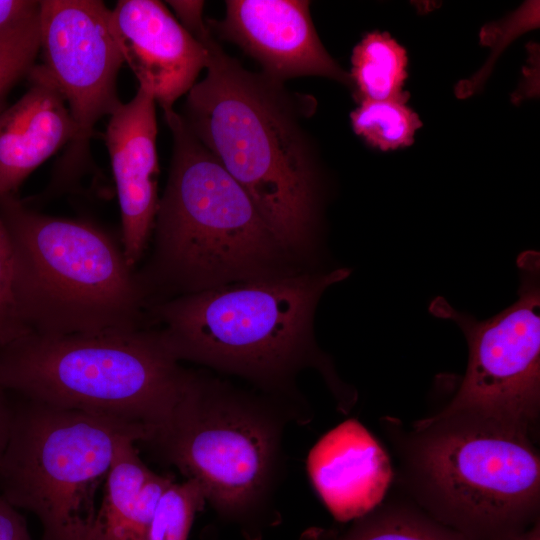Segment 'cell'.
<instances>
[{"label":"cell","instance_id":"6da1fadb","mask_svg":"<svg viewBox=\"0 0 540 540\" xmlns=\"http://www.w3.org/2000/svg\"><path fill=\"white\" fill-rule=\"evenodd\" d=\"M194 37L208 50L207 75L189 90L180 115L302 262L316 246L320 222V174L302 126L316 101L246 70L207 25Z\"/></svg>","mask_w":540,"mask_h":540},{"label":"cell","instance_id":"7a4b0ae2","mask_svg":"<svg viewBox=\"0 0 540 540\" xmlns=\"http://www.w3.org/2000/svg\"><path fill=\"white\" fill-rule=\"evenodd\" d=\"M164 118L173 151L154 223V245L137 271L149 304L228 284L303 271L252 199L174 109Z\"/></svg>","mask_w":540,"mask_h":540},{"label":"cell","instance_id":"3957f363","mask_svg":"<svg viewBox=\"0 0 540 540\" xmlns=\"http://www.w3.org/2000/svg\"><path fill=\"white\" fill-rule=\"evenodd\" d=\"M347 268L238 282L156 302L148 326L177 361L242 376L287 391L295 374L319 364L316 306Z\"/></svg>","mask_w":540,"mask_h":540},{"label":"cell","instance_id":"277c9868","mask_svg":"<svg viewBox=\"0 0 540 540\" xmlns=\"http://www.w3.org/2000/svg\"><path fill=\"white\" fill-rule=\"evenodd\" d=\"M13 255V294L28 333L44 336L148 327L149 302L115 239L82 220L0 199Z\"/></svg>","mask_w":540,"mask_h":540},{"label":"cell","instance_id":"5b68a950","mask_svg":"<svg viewBox=\"0 0 540 540\" xmlns=\"http://www.w3.org/2000/svg\"><path fill=\"white\" fill-rule=\"evenodd\" d=\"M191 377L152 327L28 333L0 348V385L6 391L140 426L149 438L169 420Z\"/></svg>","mask_w":540,"mask_h":540},{"label":"cell","instance_id":"8992f818","mask_svg":"<svg viewBox=\"0 0 540 540\" xmlns=\"http://www.w3.org/2000/svg\"><path fill=\"white\" fill-rule=\"evenodd\" d=\"M289 413L196 373L169 420L145 442L202 486L223 518L243 527L265 509Z\"/></svg>","mask_w":540,"mask_h":540},{"label":"cell","instance_id":"52a82bcc","mask_svg":"<svg viewBox=\"0 0 540 540\" xmlns=\"http://www.w3.org/2000/svg\"><path fill=\"white\" fill-rule=\"evenodd\" d=\"M126 438L145 442L140 426L24 399L13 408L0 461L3 497L39 519L42 540H87L95 495Z\"/></svg>","mask_w":540,"mask_h":540},{"label":"cell","instance_id":"ba28073f","mask_svg":"<svg viewBox=\"0 0 540 540\" xmlns=\"http://www.w3.org/2000/svg\"><path fill=\"white\" fill-rule=\"evenodd\" d=\"M518 299L497 315L479 321L444 298L430 304L431 313L455 322L469 346V361L460 388L438 415L418 426L431 427L456 416L491 420L526 428L540 399V255H519Z\"/></svg>","mask_w":540,"mask_h":540},{"label":"cell","instance_id":"9c48e42d","mask_svg":"<svg viewBox=\"0 0 540 540\" xmlns=\"http://www.w3.org/2000/svg\"><path fill=\"white\" fill-rule=\"evenodd\" d=\"M474 420L431 437L422 448L421 463L460 522L475 528H505L538 500L539 456L526 428Z\"/></svg>","mask_w":540,"mask_h":540},{"label":"cell","instance_id":"30bf717a","mask_svg":"<svg viewBox=\"0 0 540 540\" xmlns=\"http://www.w3.org/2000/svg\"><path fill=\"white\" fill-rule=\"evenodd\" d=\"M110 9L98 0L39 1L43 67L64 97L76 135L56 175V189L77 175L95 124L122 103L117 77L123 59L109 24Z\"/></svg>","mask_w":540,"mask_h":540},{"label":"cell","instance_id":"8fae6325","mask_svg":"<svg viewBox=\"0 0 540 540\" xmlns=\"http://www.w3.org/2000/svg\"><path fill=\"white\" fill-rule=\"evenodd\" d=\"M301 0H230L222 21H209L221 38L238 45L280 82L323 76L352 87L350 75L328 54Z\"/></svg>","mask_w":540,"mask_h":540},{"label":"cell","instance_id":"7c38bea8","mask_svg":"<svg viewBox=\"0 0 540 540\" xmlns=\"http://www.w3.org/2000/svg\"><path fill=\"white\" fill-rule=\"evenodd\" d=\"M109 24L139 87L152 94L164 113L173 110L207 66L204 43L157 0H120L110 10Z\"/></svg>","mask_w":540,"mask_h":540},{"label":"cell","instance_id":"4fadbf2b","mask_svg":"<svg viewBox=\"0 0 540 540\" xmlns=\"http://www.w3.org/2000/svg\"><path fill=\"white\" fill-rule=\"evenodd\" d=\"M156 102L139 87L109 116L105 141L119 200L122 249L135 268L152 235L159 199Z\"/></svg>","mask_w":540,"mask_h":540},{"label":"cell","instance_id":"5bb4252c","mask_svg":"<svg viewBox=\"0 0 540 540\" xmlns=\"http://www.w3.org/2000/svg\"><path fill=\"white\" fill-rule=\"evenodd\" d=\"M28 90L0 111V199L15 195L24 180L76 135V125L59 89L35 65Z\"/></svg>","mask_w":540,"mask_h":540},{"label":"cell","instance_id":"9a60e30c","mask_svg":"<svg viewBox=\"0 0 540 540\" xmlns=\"http://www.w3.org/2000/svg\"><path fill=\"white\" fill-rule=\"evenodd\" d=\"M312 482L339 520L365 514L383 497L391 478L388 458L370 433L347 421L327 433L308 459Z\"/></svg>","mask_w":540,"mask_h":540},{"label":"cell","instance_id":"2e32d148","mask_svg":"<svg viewBox=\"0 0 540 540\" xmlns=\"http://www.w3.org/2000/svg\"><path fill=\"white\" fill-rule=\"evenodd\" d=\"M136 442L126 438L118 445L87 540H144L161 495L174 482L146 466Z\"/></svg>","mask_w":540,"mask_h":540},{"label":"cell","instance_id":"e0dca14e","mask_svg":"<svg viewBox=\"0 0 540 540\" xmlns=\"http://www.w3.org/2000/svg\"><path fill=\"white\" fill-rule=\"evenodd\" d=\"M351 63V88L358 103L408 101L410 95L403 90L408 76L407 52L388 33L367 34L353 49Z\"/></svg>","mask_w":540,"mask_h":540},{"label":"cell","instance_id":"ac0fdd59","mask_svg":"<svg viewBox=\"0 0 540 540\" xmlns=\"http://www.w3.org/2000/svg\"><path fill=\"white\" fill-rule=\"evenodd\" d=\"M350 118L354 132L383 151L410 146L422 126L407 102L399 100L362 101Z\"/></svg>","mask_w":540,"mask_h":540},{"label":"cell","instance_id":"d6986e66","mask_svg":"<svg viewBox=\"0 0 540 540\" xmlns=\"http://www.w3.org/2000/svg\"><path fill=\"white\" fill-rule=\"evenodd\" d=\"M206 502L195 479L174 481L161 495L144 540H187L195 515Z\"/></svg>","mask_w":540,"mask_h":540},{"label":"cell","instance_id":"ffe728a7","mask_svg":"<svg viewBox=\"0 0 540 540\" xmlns=\"http://www.w3.org/2000/svg\"><path fill=\"white\" fill-rule=\"evenodd\" d=\"M38 9L0 30V111L11 88L36 65L40 50Z\"/></svg>","mask_w":540,"mask_h":540},{"label":"cell","instance_id":"44dd1931","mask_svg":"<svg viewBox=\"0 0 540 540\" xmlns=\"http://www.w3.org/2000/svg\"><path fill=\"white\" fill-rule=\"evenodd\" d=\"M336 540L471 539L418 517L395 514L361 521Z\"/></svg>","mask_w":540,"mask_h":540},{"label":"cell","instance_id":"7402d4cb","mask_svg":"<svg viewBox=\"0 0 540 540\" xmlns=\"http://www.w3.org/2000/svg\"><path fill=\"white\" fill-rule=\"evenodd\" d=\"M28 334L17 313L13 294V255L0 217V348Z\"/></svg>","mask_w":540,"mask_h":540},{"label":"cell","instance_id":"603a6c76","mask_svg":"<svg viewBox=\"0 0 540 540\" xmlns=\"http://www.w3.org/2000/svg\"><path fill=\"white\" fill-rule=\"evenodd\" d=\"M0 540H31L24 517L1 496Z\"/></svg>","mask_w":540,"mask_h":540},{"label":"cell","instance_id":"cb8c5ba5","mask_svg":"<svg viewBox=\"0 0 540 540\" xmlns=\"http://www.w3.org/2000/svg\"><path fill=\"white\" fill-rule=\"evenodd\" d=\"M39 1L32 0H0V30L34 13Z\"/></svg>","mask_w":540,"mask_h":540},{"label":"cell","instance_id":"d4e9b609","mask_svg":"<svg viewBox=\"0 0 540 540\" xmlns=\"http://www.w3.org/2000/svg\"><path fill=\"white\" fill-rule=\"evenodd\" d=\"M13 417V408L6 397V390L0 385V461L6 449Z\"/></svg>","mask_w":540,"mask_h":540},{"label":"cell","instance_id":"484cf974","mask_svg":"<svg viewBox=\"0 0 540 540\" xmlns=\"http://www.w3.org/2000/svg\"><path fill=\"white\" fill-rule=\"evenodd\" d=\"M504 540H540L539 522L529 531L523 533H511L505 536Z\"/></svg>","mask_w":540,"mask_h":540}]
</instances>
